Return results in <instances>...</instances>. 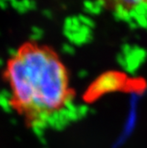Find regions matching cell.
Listing matches in <instances>:
<instances>
[{
  "label": "cell",
  "mask_w": 147,
  "mask_h": 148,
  "mask_svg": "<svg viewBox=\"0 0 147 148\" xmlns=\"http://www.w3.org/2000/svg\"><path fill=\"white\" fill-rule=\"evenodd\" d=\"M10 105L35 131L61 129L76 115L65 66L51 49L27 44L7 63Z\"/></svg>",
  "instance_id": "6da1fadb"
},
{
  "label": "cell",
  "mask_w": 147,
  "mask_h": 148,
  "mask_svg": "<svg viewBox=\"0 0 147 148\" xmlns=\"http://www.w3.org/2000/svg\"><path fill=\"white\" fill-rule=\"evenodd\" d=\"M116 7L118 13H127L130 12H138L140 10L144 11L147 7V0H108Z\"/></svg>",
  "instance_id": "7a4b0ae2"
}]
</instances>
